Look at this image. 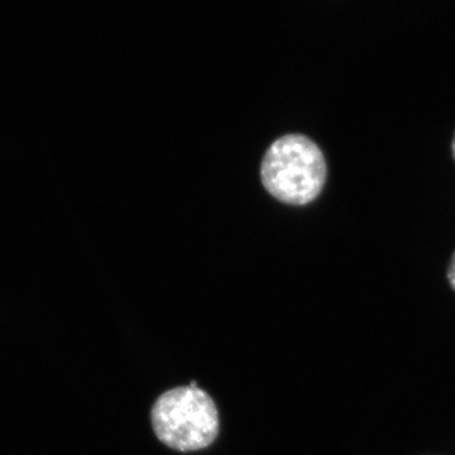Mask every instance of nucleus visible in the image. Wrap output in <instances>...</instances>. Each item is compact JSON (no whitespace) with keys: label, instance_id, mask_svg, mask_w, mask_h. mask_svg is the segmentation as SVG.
I'll return each mask as SVG.
<instances>
[{"label":"nucleus","instance_id":"obj_1","mask_svg":"<svg viewBox=\"0 0 455 455\" xmlns=\"http://www.w3.org/2000/svg\"><path fill=\"white\" fill-rule=\"evenodd\" d=\"M260 176L268 193L280 202L305 205L315 200L324 188V155L307 137L290 134L269 147Z\"/></svg>","mask_w":455,"mask_h":455},{"label":"nucleus","instance_id":"obj_2","mask_svg":"<svg viewBox=\"0 0 455 455\" xmlns=\"http://www.w3.org/2000/svg\"><path fill=\"white\" fill-rule=\"evenodd\" d=\"M157 438L179 451L208 448L220 433V414L212 398L191 382L164 392L152 407Z\"/></svg>","mask_w":455,"mask_h":455},{"label":"nucleus","instance_id":"obj_3","mask_svg":"<svg viewBox=\"0 0 455 455\" xmlns=\"http://www.w3.org/2000/svg\"><path fill=\"white\" fill-rule=\"evenodd\" d=\"M447 278L449 284H451V289L455 291V252L453 253V256H451V260H449Z\"/></svg>","mask_w":455,"mask_h":455},{"label":"nucleus","instance_id":"obj_4","mask_svg":"<svg viewBox=\"0 0 455 455\" xmlns=\"http://www.w3.org/2000/svg\"><path fill=\"white\" fill-rule=\"evenodd\" d=\"M451 155H453V158L455 161V132H454L453 142H451Z\"/></svg>","mask_w":455,"mask_h":455}]
</instances>
